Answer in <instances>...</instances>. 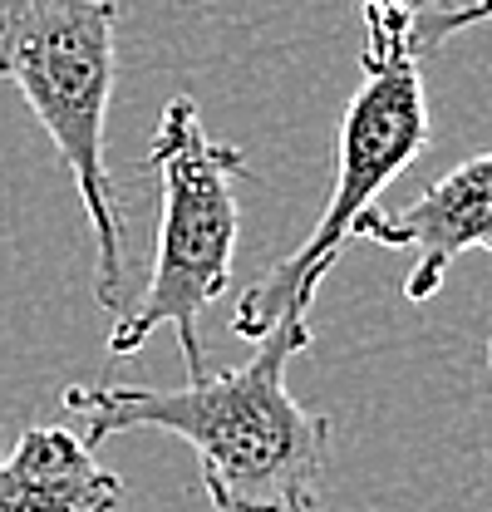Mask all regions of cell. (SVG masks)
Listing matches in <instances>:
<instances>
[{
	"instance_id": "cell-1",
	"label": "cell",
	"mask_w": 492,
	"mask_h": 512,
	"mask_svg": "<svg viewBox=\"0 0 492 512\" xmlns=\"http://www.w3.org/2000/svg\"><path fill=\"white\" fill-rule=\"evenodd\" d=\"M306 345V316L286 311L237 370H207L183 389L69 384L60 404L84 419L89 444L133 429L183 439L217 512H325L330 419L310 414L286 384V365Z\"/></svg>"
},
{
	"instance_id": "cell-2",
	"label": "cell",
	"mask_w": 492,
	"mask_h": 512,
	"mask_svg": "<svg viewBox=\"0 0 492 512\" xmlns=\"http://www.w3.org/2000/svg\"><path fill=\"white\" fill-rule=\"evenodd\" d=\"M0 79L30 104L69 168L94 227V301L128 306V227L104 163V119L119 79L114 0H0Z\"/></svg>"
},
{
	"instance_id": "cell-3",
	"label": "cell",
	"mask_w": 492,
	"mask_h": 512,
	"mask_svg": "<svg viewBox=\"0 0 492 512\" xmlns=\"http://www.w3.org/2000/svg\"><path fill=\"white\" fill-rule=\"evenodd\" d=\"M153 178H158V252L148 286L133 306H123L109 330V355L133 360L148 335L163 325L178 330L187 380L207 375L202 316L232 286V256L242 237L237 183L251 178V163L237 143H217L197 104L178 94L153 133Z\"/></svg>"
},
{
	"instance_id": "cell-4",
	"label": "cell",
	"mask_w": 492,
	"mask_h": 512,
	"mask_svg": "<svg viewBox=\"0 0 492 512\" xmlns=\"http://www.w3.org/2000/svg\"><path fill=\"white\" fill-rule=\"evenodd\" d=\"M360 74L365 79L350 94L340 128H335V183H330L315 232L237 301L232 330L251 345L286 311L310 316L320 281L335 271V261L355 242V222L374 207V197L409 163H419V153L429 148V99H424V74H419L414 45L365 40Z\"/></svg>"
},
{
	"instance_id": "cell-5",
	"label": "cell",
	"mask_w": 492,
	"mask_h": 512,
	"mask_svg": "<svg viewBox=\"0 0 492 512\" xmlns=\"http://www.w3.org/2000/svg\"><path fill=\"white\" fill-rule=\"evenodd\" d=\"M355 237L414 252V266L404 276V296L429 301L463 252H492V148L448 168L438 183H429L414 202H404L394 212L369 207L355 222Z\"/></svg>"
},
{
	"instance_id": "cell-6",
	"label": "cell",
	"mask_w": 492,
	"mask_h": 512,
	"mask_svg": "<svg viewBox=\"0 0 492 512\" xmlns=\"http://www.w3.org/2000/svg\"><path fill=\"white\" fill-rule=\"evenodd\" d=\"M123 478L109 473L94 444L60 424H35L0 444V512H119Z\"/></svg>"
},
{
	"instance_id": "cell-7",
	"label": "cell",
	"mask_w": 492,
	"mask_h": 512,
	"mask_svg": "<svg viewBox=\"0 0 492 512\" xmlns=\"http://www.w3.org/2000/svg\"><path fill=\"white\" fill-rule=\"evenodd\" d=\"M488 20H492V0H453L448 10L414 15V55H429L443 40H453L458 30H473V25H488Z\"/></svg>"
},
{
	"instance_id": "cell-8",
	"label": "cell",
	"mask_w": 492,
	"mask_h": 512,
	"mask_svg": "<svg viewBox=\"0 0 492 512\" xmlns=\"http://www.w3.org/2000/svg\"><path fill=\"white\" fill-rule=\"evenodd\" d=\"M365 10V40L414 45V0H360Z\"/></svg>"
},
{
	"instance_id": "cell-9",
	"label": "cell",
	"mask_w": 492,
	"mask_h": 512,
	"mask_svg": "<svg viewBox=\"0 0 492 512\" xmlns=\"http://www.w3.org/2000/svg\"><path fill=\"white\" fill-rule=\"evenodd\" d=\"M453 0H414V15H429V10H448Z\"/></svg>"
},
{
	"instance_id": "cell-10",
	"label": "cell",
	"mask_w": 492,
	"mask_h": 512,
	"mask_svg": "<svg viewBox=\"0 0 492 512\" xmlns=\"http://www.w3.org/2000/svg\"><path fill=\"white\" fill-rule=\"evenodd\" d=\"M488 365H492V340H488Z\"/></svg>"
}]
</instances>
